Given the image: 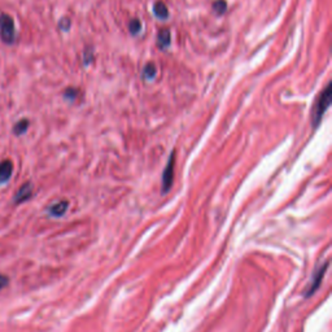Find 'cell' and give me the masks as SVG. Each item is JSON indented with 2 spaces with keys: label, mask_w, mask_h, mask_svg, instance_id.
<instances>
[{
  "label": "cell",
  "mask_w": 332,
  "mask_h": 332,
  "mask_svg": "<svg viewBox=\"0 0 332 332\" xmlns=\"http://www.w3.org/2000/svg\"><path fill=\"white\" fill-rule=\"evenodd\" d=\"M0 36L3 39V42L12 44L16 39L15 33V21L9 15H0Z\"/></svg>",
  "instance_id": "2"
},
{
  "label": "cell",
  "mask_w": 332,
  "mask_h": 332,
  "mask_svg": "<svg viewBox=\"0 0 332 332\" xmlns=\"http://www.w3.org/2000/svg\"><path fill=\"white\" fill-rule=\"evenodd\" d=\"M157 44L161 50H165V48H168L169 44H170V31L168 29H162L160 30L159 36H157Z\"/></svg>",
  "instance_id": "8"
},
{
  "label": "cell",
  "mask_w": 332,
  "mask_h": 332,
  "mask_svg": "<svg viewBox=\"0 0 332 332\" xmlns=\"http://www.w3.org/2000/svg\"><path fill=\"white\" fill-rule=\"evenodd\" d=\"M129 30H130V33L132 34V35H135V34H138L139 31L141 30V22L139 21L138 18H132L131 21H130Z\"/></svg>",
  "instance_id": "11"
},
{
  "label": "cell",
  "mask_w": 332,
  "mask_h": 332,
  "mask_svg": "<svg viewBox=\"0 0 332 332\" xmlns=\"http://www.w3.org/2000/svg\"><path fill=\"white\" fill-rule=\"evenodd\" d=\"M153 12H155L156 17L160 18V20H166L169 16L168 8H166V6H165L162 2H157V3H155V7H153Z\"/></svg>",
  "instance_id": "9"
},
{
  "label": "cell",
  "mask_w": 332,
  "mask_h": 332,
  "mask_svg": "<svg viewBox=\"0 0 332 332\" xmlns=\"http://www.w3.org/2000/svg\"><path fill=\"white\" fill-rule=\"evenodd\" d=\"M27 127H29V121H27V120H21V121H20V122L16 123V126H15V134H17V135L24 134V132L27 130Z\"/></svg>",
  "instance_id": "13"
},
{
  "label": "cell",
  "mask_w": 332,
  "mask_h": 332,
  "mask_svg": "<svg viewBox=\"0 0 332 332\" xmlns=\"http://www.w3.org/2000/svg\"><path fill=\"white\" fill-rule=\"evenodd\" d=\"M75 95H77V91L75 90H72V88H70V90H68L65 92V96L66 98H68V99H72V100H74L75 99Z\"/></svg>",
  "instance_id": "14"
},
{
  "label": "cell",
  "mask_w": 332,
  "mask_h": 332,
  "mask_svg": "<svg viewBox=\"0 0 332 332\" xmlns=\"http://www.w3.org/2000/svg\"><path fill=\"white\" fill-rule=\"evenodd\" d=\"M68 207H69L68 201H59V203L51 205L50 209H48V212H50V214H51L52 217H61L66 213Z\"/></svg>",
  "instance_id": "7"
},
{
  "label": "cell",
  "mask_w": 332,
  "mask_h": 332,
  "mask_svg": "<svg viewBox=\"0 0 332 332\" xmlns=\"http://www.w3.org/2000/svg\"><path fill=\"white\" fill-rule=\"evenodd\" d=\"M13 171V164L9 160H4L3 162H0V184L8 182L9 178L12 177Z\"/></svg>",
  "instance_id": "6"
},
{
  "label": "cell",
  "mask_w": 332,
  "mask_h": 332,
  "mask_svg": "<svg viewBox=\"0 0 332 332\" xmlns=\"http://www.w3.org/2000/svg\"><path fill=\"white\" fill-rule=\"evenodd\" d=\"M175 152L170 153L169 157L168 165L165 168L164 174H162V194L168 192L170 189L171 184H173V178H174V164H175Z\"/></svg>",
  "instance_id": "4"
},
{
  "label": "cell",
  "mask_w": 332,
  "mask_h": 332,
  "mask_svg": "<svg viewBox=\"0 0 332 332\" xmlns=\"http://www.w3.org/2000/svg\"><path fill=\"white\" fill-rule=\"evenodd\" d=\"M329 104H331V84H327L320 95L318 96L317 102H315L313 111H311V123L314 127L319 125L322 117L324 116L326 111L328 109Z\"/></svg>",
  "instance_id": "1"
},
{
  "label": "cell",
  "mask_w": 332,
  "mask_h": 332,
  "mask_svg": "<svg viewBox=\"0 0 332 332\" xmlns=\"http://www.w3.org/2000/svg\"><path fill=\"white\" fill-rule=\"evenodd\" d=\"M327 267H328V262L323 263L322 266L318 267V269L315 270V272H314V274H313V276H311V279H310V283H309V286H308V287H306L305 295H304V296H305V297H310L311 295L314 294L315 291H317L318 288H319L320 283H322V279H323L324 274H326Z\"/></svg>",
  "instance_id": "3"
},
{
  "label": "cell",
  "mask_w": 332,
  "mask_h": 332,
  "mask_svg": "<svg viewBox=\"0 0 332 332\" xmlns=\"http://www.w3.org/2000/svg\"><path fill=\"white\" fill-rule=\"evenodd\" d=\"M7 284H8V278L0 274V290H2V288L6 287Z\"/></svg>",
  "instance_id": "15"
},
{
  "label": "cell",
  "mask_w": 332,
  "mask_h": 332,
  "mask_svg": "<svg viewBox=\"0 0 332 332\" xmlns=\"http://www.w3.org/2000/svg\"><path fill=\"white\" fill-rule=\"evenodd\" d=\"M31 195H33V185H31L30 183H25L21 188L18 189L17 194H16L15 203L16 204L25 203V201L29 200V199L31 198Z\"/></svg>",
  "instance_id": "5"
},
{
  "label": "cell",
  "mask_w": 332,
  "mask_h": 332,
  "mask_svg": "<svg viewBox=\"0 0 332 332\" xmlns=\"http://www.w3.org/2000/svg\"><path fill=\"white\" fill-rule=\"evenodd\" d=\"M156 75V66L155 64L152 63H148L147 65L144 66V70H143V77L146 78V79H153Z\"/></svg>",
  "instance_id": "10"
},
{
  "label": "cell",
  "mask_w": 332,
  "mask_h": 332,
  "mask_svg": "<svg viewBox=\"0 0 332 332\" xmlns=\"http://www.w3.org/2000/svg\"><path fill=\"white\" fill-rule=\"evenodd\" d=\"M213 9L216 11L218 15H222V13L226 12V9H227V4L224 0H216L214 3H213Z\"/></svg>",
  "instance_id": "12"
}]
</instances>
